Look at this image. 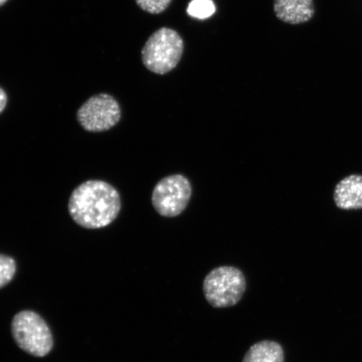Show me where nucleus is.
Here are the masks:
<instances>
[{"instance_id":"1","label":"nucleus","mask_w":362,"mask_h":362,"mask_svg":"<svg viewBox=\"0 0 362 362\" xmlns=\"http://www.w3.org/2000/svg\"><path fill=\"white\" fill-rule=\"evenodd\" d=\"M121 206L119 193L111 185L102 180H88L71 193L68 211L76 224L98 229L117 218Z\"/></svg>"},{"instance_id":"2","label":"nucleus","mask_w":362,"mask_h":362,"mask_svg":"<svg viewBox=\"0 0 362 362\" xmlns=\"http://www.w3.org/2000/svg\"><path fill=\"white\" fill-rule=\"evenodd\" d=\"M185 44L177 31L161 27L148 39L141 51L142 62L153 74L165 75L173 71L182 58Z\"/></svg>"},{"instance_id":"3","label":"nucleus","mask_w":362,"mask_h":362,"mask_svg":"<svg viewBox=\"0 0 362 362\" xmlns=\"http://www.w3.org/2000/svg\"><path fill=\"white\" fill-rule=\"evenodd\" d=\"M246 288L245 276L241 270L232 266L212 269L203 282V293L206 301L217 309L238 305Z\"/></svg>"},{"instance_id":"4","label":"nucleus","mask_w":362,"mask_h":362,"mask_svg":"<svg viewBox=\"0 0 362 362\" xmlns=\"http://www.w3.org/2000/svg\"><path fill=\"white\" fill-rule=\"evenodd\" d=\"M13 339L21 350L43 357L53 347V338L45 321L35 312L24 310L13 317L11 325Z\"/></svg>"},{"instance_id":"5","label":"nucleus","mask_w":362,"mask_h":362,"mask_svg":"<svg viewBox=\"0 0 362 362\" xmlns=\"http://www.w3.org/2000/svg\"><path fill=\"white\" fill-rule=\"evenodd\" d=\"M192 194V185L184 175L167 176L158 181L153 189V206L163 216H177L188 206Z\"/></svg>"},{"instance_id":"6","label":"nucleus","mask_w":362,"mask_h":362,"mask_svg":"<svg viewBox=\"0 0 362 362\" xmlns=\"http://www.w3.org/2000/svg\"><path fill=\"white\" fill-rule=\"evenodd\" d=\"M76 117L81 126L88 132H103L119 124L121 107L111 95L99 93L81 106Z\"/></svg>"},{"instance_id":"7","label":"nucleus","mask_w":362,"mask_h":362,"mask_svg":"<svg viewBox=\"0 0 362 362\" xmlns=\"http://www.w3.org/2000/svg\"><path fill=\"white\" fill-rule=\"evenodd\" d=\"M274 11L286 24H305L315 16V3L314 0H274Z\"/></svg>"},{"instance_id":"8","label":"nucleus","mask_w":362,"mask_h":362,"mask_svg":"<svg viewBox=\"0 0 362 362\" xmlns=\"http://www.w3.org/2000/svg\"><path fill=\"white\" fill-rule=\"evenodd\" d=\"M333 198L339 209L362 210V175L352 174L339 181Z\"/></svg>"},{"instance_id":"9","label":"nucleus","mask_w":362,"mask_h":362,"mask_svg":"<svg viewBox=\"0 0 362 362\" xmlns=\"http://www.w3.org/2000/svg\"><path fill=\"white\" fill-rule=\"evenodd\" d=\"M243 362H284L283 347L273 341L257 342L249 348Z\"/></svg>"},{"instance_id":"10","label":"nucleus","mask_w":362,"mask_h":362,"mask_svg":"<svg viewBox=\"0 0 362 362\" xmlns=\"http://www.w3.org/2000/svg\"><path fill=\"white\" fill-rule=\"evenodd\" d=\"M215 12L216 6L212 0H192L187 8L189 16L200 20L207 19Z\"/></svg>"},{"instance_id":"11","label":"nucleus","mask_w":362,"mask_h":362,"mask_svg":"<svg viewBox=\"0 0 362 362\" xmlns=\"http://www.w3.org/2000/svg\"><path fill=\"white\" fill-rule=\"evenodd\" d=\"M16 272V261L11 257L0 255V288L11 282L15 277Z\"/></svg>"},{"instance_id":"12","label":"nucleus","mask_w":362,"mask_h":362,"mask_svg":"<svg viewBox=\"0 0 362 362\" xmlns=\"http://www.w3.org/2000/svg\"><path fill=\"white\" fill-rule=\"evenodd\" d=\"M135 2L142 11L158 15L170 7L172 0H135Z\"/></svg>"},{"instance_id":"13","label":"nucleus","mask_w":362,"mask_h":362,"mask_svg":"<svg viewBox=\"0 0 362 362\" xmlns=\"http://www.w3.org/2000/svg\"><path fill=\"white\" fill-rule=\"evenodd\" d=\"M7 102V94L4 92L3 88H0V113H1L4 110V108L6 107Z\"/></svg>"},{"instance_id":"14","label":"nucleus","mask_w":362,"mask_h":362,"mask_svg":"<svg viewBox=\"0 0 362 362\" xmlns=\"http://www.w3.org/2000/svg\"><path fill=\"white\" fill-rule=\"evenodd\" d=\"M8 0H0V7L3 6L4 4H6Z\"/></svg>"}]
</instances>
